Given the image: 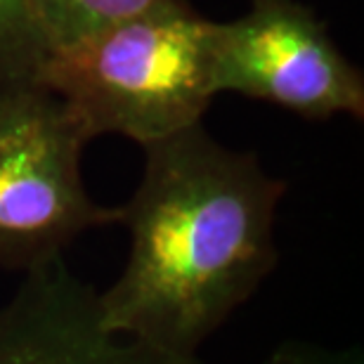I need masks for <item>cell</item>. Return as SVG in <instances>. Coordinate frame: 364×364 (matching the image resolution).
I'll return each instance as SVG.
<instances>
[{
  "instance_id": "6da1fadb",
  "label": "cell",
  "mask_w": 364,
  "mask_h": 364,
  "mask_svg": "<svg viewBox=\"0 0 364 364\" xmlns=\"http://www.w3.org/2000/svg\"><path fill=\"white\" fill-rule=\"evenodd\" d=\"M142 149V178L119 206L126 265L97 289L100 317L130 341L196 358L279 263L274 220L287 182L203 123Z\"/></svg>"
},
{
  "instance_id": "7a4b0ae2",
  "label": "cell",
  "mask_w": 364,
  "mask_h": 364,
  "mask_svg": "<svg viewBox=\"0 0 364 364\" xmlns=\"http://www.w3.org/2000/svg\"><path fill=\"white\" fill-rule=\"evenodd\" d=\"M213 26L187 0H159L48 55L36 83L64 102L88 140L123 135L147 147L203 123L218 95Z\"/></svg>"
},
{
  "instance_id": "3957f363",
  "label": "cell",
  "mask_w": 364,
  "mask_h": 364,
  "mask_svg": "<svg viewBox=\"0 0 364 364\" xmlns=\"http://www.w3.org/2000/svg\"><path fill=\"white\" fill-rule=\"evenodd\" d=\"M88 142L64 102L41 85L0 100V267L28 272L88 230L119 223V208L85 189Z\"/></svg>"
},
{
  "instance_id": "277c9868",
  "label": "cell",
  "mask_w": 364,
  "mask_h": 364,
  "mask_svg": "<svg viewBox=\"0 0 364 364\" xmlns=\"http://www.w3.org/2000/svg\"><path fill=\"white\" fill-rule=\"evenodd\" d=\"M215 92L270 102L308 121H362L364 76L298 0H251L249 12L213 26Z\"/></svg>"
},
{
  "instance_id": "5b68a950",
  "label": "cell",
  "mask_w": 364,
  "mask_h": 364,
  "mask_svg": "<svg viewBox=\"0 0 364 364\" xmlns=\"http://www.w3.org/2000/svg\"><path fill=\"white\" fill-rule=\"evenodd\" d=\"M0 364H208L114 333L102 322L97 289L64 256L24 272L0 305Z\"/></svg>"
},
{
  "instance_id": "8992f818",
  "label": "cell",
  "mask_w": 364,
  "mask_h": 364,
  "mask_svg": "<svg viewBox=\"0 0 364 364\" xmlns=\"http://www.w3.org/2000/svg\"><path fill=\"white\" fill-rule=\"evenodd\" d=\"M159 0H31L46 57L149 10Z\"/></svg>"
},
{
  "instance_id": "52a82bcc",
  "label": "cell",
  "mask_w": 364,
  "mask_h": 364,
  "mask_svg": "<svg viewBox=\"0 0 364 364\" xmlns=\"http://www.w3.org/2000/svg\"><path fill=\"white\" fill-rule=\"evenodd\" d=\"M46 46L33 19L31 0H0V100L38 85Z\"/></svg>"
},
{
  "instance_id": "ba28073f",
  "label": "cell",
  "mask_w": 364,
  "mask_h": 364,
  "mask_svg": "<svg viewBox=\"0 0 364 364\" xmlns=\"http://www.w3.org/2000/svg\"><path fill=\"white\" fill-rule=\"evenodd\" d=\"M263 364H364V355L360 346L331 348L303 338H291L277 343Z\"/></svg>"
}]
</instances>
